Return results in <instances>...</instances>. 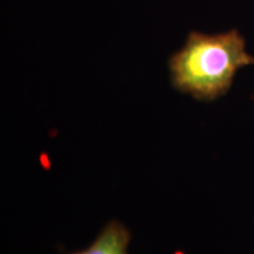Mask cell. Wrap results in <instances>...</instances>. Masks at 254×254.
<instances>
[{"label": "cell", "mask_w": 254, "mask_h": 254, "mask_svg": "<svg viewBox=\"0 0 254 254\" xmlns=\"http://www.w3.org/2000/svg\"><path fill=\"white\" fill-rule=\"evenodd\" d=\"M254 64L238 30L217 34L190 31L185 44L168 59L171 84L198 100L212 101L230 91L241 68Z\"/></svg>", "instance_id": "6da1fadb"}, {"label": "cell", "mask_w": 254, "mask_h": 254, "mask_svg": "<svg viewBox=\"0 0 254 254\" xmlns=\"http://www.w3.org/2000/svg\"><path fill=\"white\" fill-rule=\"evenodd\" d=\"M131 233L122 222L112 220L87 249L71 254H127Z\"/></svg>", "instance_id": "7a4b0ae2"}]
</instances>
